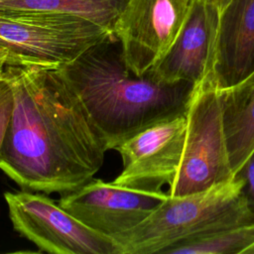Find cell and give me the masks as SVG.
Segmentation results:
<instances>
[{
	"label": "cell",
	"instance_id": "6da1fadb",
	"mask_svg": "<svg viewBox=\"0 0 254 254\" xmlns=\"http://www.w3.org/2000/svg\"><path fill=\"white\" fill-rule=\"evenodd\" d=\"M14 109L0 170L22 190L64 194L101 169L105 141L59 66L6 64Z\"/></svg>",
	"mask_w": 254,
	"mask_h": 254
},
{
	"label": "cell",
	"instance_id": "7a4b0ae2",
	"mask_svg": "<svg viewBox=\"0 0 254 254\" xmlns=\"http://www.w3.org/2000/svg\"><path fill=\"white\" fill-rule=\"evenodd\" d=\"M59 67L108 150L155 123L187 113L196 86L190 81H162L149 71L136 75L127 67L114 35Z\"/></svg>",
	"mask_w": 254,
	"mask_h": 254
},
{
	"label": "cell",
	"instance_id": "3957f363",
	"mask_svg": "<svg viewBox=\"0 0 254 254\" xmlns=\"http://www.w3.org/2000/svg\"><path fill=\"white\" fill-rule=\"evenodd\" d=\"M253 221L254 209L234 177L199 192L168 194L140 223L112 239L119 254H165L184 241Z\"/></svg>",
	"mask_w": 254,
	"mask_h": 254
},
{
	"label": "cell",
	"instance_id": "277c9868",
	"mask_svg": "<svg viewBox=\"0 0 254 254\" xmlns=\"http://www.w3.org/2000/svg\"><path fill=\"white\" fill-rule=\"evenodd\" d=\"M114 35L87 19L35 10H0L6 64L62 66Z\"/></svg>",
	"mask_w": 254,
	"mask_h": 254
},
{
	"label": "cell",
	"instance_id": "5b68a950",
	"mask_svg": "<svg viewBox=\"0 0 254 254\" xmlns=\"http://www.w3.org/2000/svg\"><path fill=\"white\" fill-rule=\"evenodd\" d=\"M187 120L180 167L167 191L172 196L199 192L234 178L223 129L220 90L208 77L196 84Z\"/></svg>",
	"mask_w": 254,
	"mask_h": 254
},
{
	"label": "cell",
	"instance_id": "8992f818",
	"mask_svg": "<svg viewBox=\"0 0 254 254\" xmlns=\"http://www.w3.org/2000/svg\"><path fill=\"white\" fill-rule=\"evenodd\" d=\"M13 228L52 254H119L116 242L89 228L54 199L38 191H6Z\"/></svg>",
	"mask_w": 254,
	"mask_h": 254
},
{
	"label": "cell",
	"instance_id": "52a82bcc",
	"mask_svg": "<svg viewBox=\"0 0 254 254\" xmlns=\"http://www.w3.org/2000/svg\"><path fill=\"white\" fill-rule=\"evenodd\" d=\"M194 0H127L113 34L127 67L136 75L151 70L165 56L185 24Z\"/></svg>",
	"mask_w": 254,
	"mask_h": 254
},
{
	"label": "cell",
	"instance_id": "ba28073f",
	"mask_svg": "<svg viewBox=\"0 0 254 254\" xmlns=\"http://www.w3.org/2000/svg\"><path fill=\"white\" fill-rule=\"evenodd\" d=\"M187 127L185 113L155 123L117 146L122 171L113 183L146 191H163L179 170Z\"/></svg>",
	"mask_w": 254,
	"mask_h": 254
},
{
	"label": "cell",
	"instance_id": "9c48e42d",
	"mask_svg": "<svg viewBox=\"0 0 254 254\" xmlns=\"http://www.w3.org/2000/svg\"><path fill=\"white\" fill-rule=\"evenodd\" d=\"M167 196L165 191H146L92 178L62 194L59 203L89 228L112 238L140 223Z\"/></svg>",
	"mask_w": 254,
	"mask_h": 254
},
{
	"label": "cell",
	"instance_id": "30bf717a",
	"mask_svg": "<svg viewBox=\"0 0 254 254\" xmlns=\"http://www.w3.org/2000/svg\"><path fill=\"white\" fill-rule=\"evenodd\" d=\"M220 10L203 0H194L175 42L149 72L167 82L202 81L210 72Z\"/></svg>",
	"mask_w": 254,
	"mask_h": 254
},
{
	"label": "cell",
	"instance_id": "8fae6325",
	"mask_svg": "<svg viewBox=\"0 0 254 254\" xmlns=\"http://www.w3.org/2000/svg\"><path fill=\"white\" fill-rule=\"evenodd\" d=\"M254 71V0H230L220 10L212 65L206 76L218 89Z\"/></svg>",
	"mask_w": 254,
	"mask_h": 254
},
{
	"label": "cell",
	"instance_id": "7c38bea8",
	"mask_svg": "<svg viewBox=\"0 0 254 254\" xmlns=\"http://www.w3.org/2000/svg\"><path fill=\"white\" fill-rule=\"evenodd\" d=\"M220 99L225 140L235 174L254 150V71L239 83L221 89Z\"/></svg>",
	"mask_w": 254,
	"mask_h": 254
},
{
	"label": "cell",
	"instance_id": "4fadbf2b",
	"mask_svg": "<svg viewBox=\"0 0 254 254\" xmlns=\"http://www.w3.org/2000/svg\"><path fill=\"white\" fill-rule=\"evenodd\" d=\"M127 0H0V10H35L78 16L113 33Z\"/></svg>",
	"mask_w": 254,
	"mask_h": 254
},
{
	"label": "cell",
	"instance_id": "5bb4252c",
	"mask_svg": "<svg viewBox=\"0 0 254 254\" xmlns=\"http://www.w3.org/2000/svg\"><path fill=\"white\" fill-rule=\"evenodd\" d=\"M254 245V221L242 223L184 241L165 254H238Z\"/></svg>",
	"mask_w": 254,
	"mask_h": 254
},
{
	"label": "cell",
	"instance_id": "9a60e30c",
	"mask_svg": "<svg viewBox=\"0 0 254 254\" xmlns=\"http://www.w3.org/2000/svg\"><path fill=\"white\" fill-rule=\"evenodd\" d=\"M14 109V94L8 80L0 79V157Z\"/></svg>",
	"mask_w": 254,
	"mask_h": 254
},
{
	"label": "cell",
	"instance_id": "2e32d148",
	"mask_svg": "<svg viewBox=\"0 0 254 254\" xmlns=\"http://www.w3.org/2000/svg\"><path fill=\"white\" fill-rule=\"evenodd\" d=\"M242 183V192L249 204L254 209V150L234 174Z\"/></svg>",
	"mask_w": 254,
	"mask_h": 254
},
{
	"label": "cell",
	"instance_id": "e0dca14e",
	"mask_svg": "<svg viewBox=\"0 0 254 254\" xmlns=\"http://www.w3.org/2000/svg\"><path fill=\"white\" fill-rule=\"evenodd\" d=\"M7 61V52L5 50L0 51V79L5 77V66Z\"/></svg>",
	"mask_w": 254,
	"mask_h": 254
},
{
	"label": "cell",
	"instance_id": "ac0fdd59",
	"mask_svg": "<svg viewBox=\"0 0 254 254\" xmlns=\"http://www.w3.org/2000/svg\"><path fill=\"white\" fill-rule=\"evenodd\" d=\"M203 1L210 5H213L214 7L218 8L219 10H222L230 0H203Z\"/></svg>",
	"mask_w": 254,
	"mask_h": 254
},
{
	"label": "cell",
	"instance_id": "d6986e66",
	"mask_svg": "<svg viewBox=\"0 0 254 254\" xmlns=\"http://www.w3.org/2000/svg\"><path fill=\"white\" fill-rule=\"evenodd\" d=\"M245 254H254V245L252 247H250L246 252Z\"/></svg>",
	"mask_w": 254,
	"mask_h": 254
},
{
	"label": "cell",
	"instance_id": "ffe728a7",
	"mask_svg": "<svg viewBox=\"0 0 254 254\" xmlns=\"http://www.w3.org/2000/svg\"><path fill=\"white\" fill-rule=\"evenodd\" d=\"M0 50H4V49H2V48H0Z\"/></svg>",
	"mask_w": 254,
	"mask_h": 254
},
{
	"label": "cell",
	"instance_id": "44dd1931",
	"mask_svg": "<svg viewBox=\"0 0 254 254\" xmlns=\"http://www.w3.org/2000/svg\"><path fill=\"white\" fill-rule=\"evenodd\" d=\"M0 51H1V50H0Z\"/></svg>",
	"mask_w": 254,
	"mask_h": 254
}]
</instances>
